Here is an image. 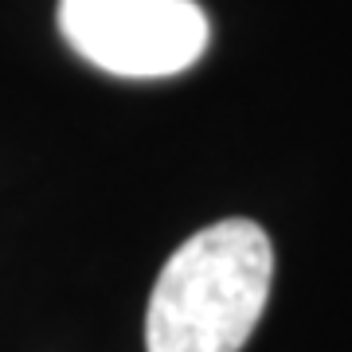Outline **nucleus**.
<instances>
[{"label":"nucleus","mask_w":352,"mask_h":352,"mask_svg":"<svg viewBox=\"0 0 352 352\" xmlns=\"http://www.w3.org/2000/svg\"><path fill=\"white\" fill-rule=\"evenodd\" d=\"M274 251L251 219L196 231L164 263L149 294V352H239L270 298Z\"/></svg>","instance_id":"1"},{"label":"nucleus","mask_w":352,"mask_h":352,"mask_svg":"<svg viewBox=\"0 0 352 352\" xmlns=\"http://www.w3.org/2000/svg\"><path fill=\"white\" fill-rule=\"evenodd\" d=\"M59 28L87 63L126 78L180 75L212 39L196 0H63Z\"/></svg>","instance_id":"2"}]
</instances>
